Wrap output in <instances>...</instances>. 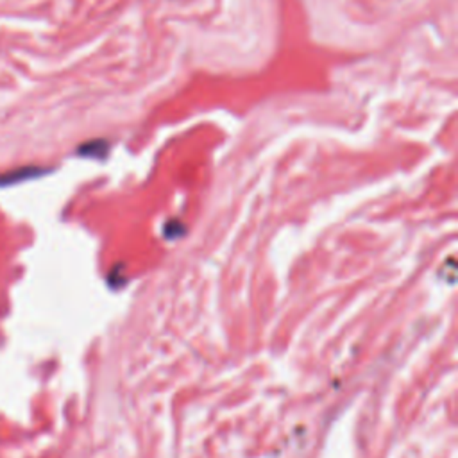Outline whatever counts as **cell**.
Masks as SVG:
<instances>
[{"label":"cell","mask_w":458,"mask_h":458,"mask_svg":"<svg viewBox=\"0 0 458 458\" xmlns=\"http://www.w3.org/2000/svg\"><path fill=\"white\" fill-rule=\"evenodd\" d=\"M106 150H108V143L97 140V142L84 143V145L81 147L77 152L83 156H93V158H100V156L106 155Z\"/></svg>","instance_id":"2"},{"label":"cell","mask_w":458,"mask_h":458,"mask_svg":"<svg viewBox=\"0 0 458 458\" xmlns=\"http://www.w3.org/2000/svg\"><path fill=\"white\" fill-rule=\"evenodd\" d=\"M45 168H38V167H24L17 168V171L6 172V174H0V187H8V184L20 183L25 180H33L36 175L45 174Z\"/></svg>","instance_id":"1"}]
</instances>
